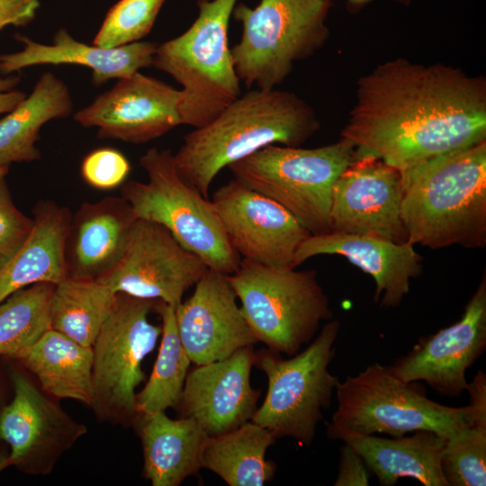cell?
Masks as SVG:
<instances>
[{"instance_id":"obj_39","label":"cell","mask_w":486,"mask_h":486,"mask_svg":"<svg viewBox=\"0 0 486 486\" xmlns=\"http://www.w3.org/2000/svg\"><path fill=\"white\" fill-rule=\"evenodd\" d=\"M466 392L469 393V405L478 418L486 422V374L479 370L472 381L468 382Z\"/></svg>"},{"instance_id":"obj_7","label":"cell","mask_w":486,"mask_h":486,"mask_svg":"<svg viewBox=\"0 0 486 486\" xmlns=\"http://www.w3.org/2000/svg\"><path fill=\"white\" fill-rule=\"evenodd\" d=\"M330 0H260L255 8L236 4L232 16L242 25L231 49L233 65L247 87L274 89L290 75L295 62L324 46Z\"/></svg>"},{"instance_id":"obj_1","label":"cell","mask_w":486,"mask_h":486,"mask_svg":"<svg viewBox=\"0 0 486 486\" xmlns=\"http://www.w3.org/2000/svg\"><path fill=\"white\" fill-rule=\"evenodd\" d=\"M341 138L356 160L400 171L486 140V80L440 63L388 60L359 78Z\"/></svg>"},{"instance_id":"obj_11","label":"cell","mask_w":486,"mask_h":486,"mask_svg":"<svg viewBox=\"0 0 486 486\" xmlns=\"http://www.w3.org/2000/svg\"><path fill=\"white\" fill-rule=\"evenodd\" d=\"M158 301L116 292L93 345V402L102 420L127 425L138 416L136 389L145 379L142 362L162 328L148 320Z\"/></svg>"},{"instance_id":"obj_30","label":"cell","mask_w":486,"mask_h":486,"mask_svg":"<svg viewBox=\"0 0 486 486\" xmlns=\"http://www.w3.org/2000/svg\"><path fill=\"white\" fill-rule=\"evenodd\" d=\"M175 310L161 301L157 304L156 310L162 319L161 341L149 379L136 394L138 414L178 406L192 362L178 334Z\"/></svg>"},{"instance_id":"obj_8","label":"cell","mask_w":486,"mask_h":486,"mask_svg":"<svg viewBox=\"0 0 486 486\" xmlns=\"http://www.w3.org/2000/svg\"><path fill=\"white\" fill-rule=\"evenodd\" d=\"M355 147L340 138L313 148L267 145L230 164L238 180L286 209L310 233L330 232L333 185L354 161Z\"/></svg>"},{"instance_id":"obj_40","label":"cell","mask_w":486,"mask_h":486,"mask_svg":"<svg viewBox=\"0 0 486 486\" xmlns=\"http://www.w3.org/2000/svg\"><path fill=\"white\" fill-rule=\"evenodd\" d=\"M347 1V9L351 13H356L359 10H361L364 6L371 3L373 0H346ZM397 2H400L403 4H410L412 0H395Z\"/></svg>"},{"instance_id":"obj_32","label":"cell","mask_w":486,"mask_h":486,"mask_svg":"<svg viewBox=\"0 0 486 486\" xmlns=\"http://www.w3.org/2000/svg\"><path fill=\"white\" fill-rule=\"evenodd\" d=\"M440 462L448 486H485L486 426L466 427L448 436Z\"/></svg>"},{"instance_id":"obj_6","label":"cell","mask_w":486,"mask_h":486,"mask_svg":"<svg viewBox=\"0 0 486 486\" xmlns=\"http://www.w3.org/2000/svg\"><path fill=\"white\" fill-rule=\"evenodd\" d=\"M256 341L288 356L310 343L333 313L315 270L266 266L241 259L226 275Z\"/></svg>"},{"instance_id":"obj_34","label":"cell","mask_w":486,"mask_h":486,"mask_svg":"<svg viewBox=\"0 0 486 486\" xmlns=\"http://www.w3.org/2000/svg\"><path fill=\"white\" fill-rule=\"evenodd\" d=\"M33 219L14 204L4 178L0 180V270L14 257L29 237Z\"/></svg>"},{"instance_id":"obj_33","label":"cell","mask_w":486,"mask_h":486,"mask_svg":"<svg viewBox=\"0 0 486 486\" xmlns=\"http://www.w3.org/2000/svg\"><path fill=\"white\" fill-rule=\"evenodd\" d=\"M165 0H120L107 13L93 44L115 48L149 33Z\"/></svg>"},{"instance_id":"obj_15","label":"cell","mask_w":486,"mask_h":486,"mask_svg":"<svg viewBox=\"0 0 486 486\" xmlns=\"http://www.w3.org/2000/svg\"><path fill=\"white\" fill-rule=\"evenodd\" d=\"M486 349V275L464 308L461 319L420 338L389 365L404 382H425L438 394L459 398L466 392V371Z\"/></svg>"},{"instance_id":"obj_4","label":"cell","mask_w":486,"mask_h":486,"mask_svg":"<svg viewBox=\"0 0 486 486\" xmlns=\"http://www.w3.org/2000/svg\"><path fill=\"white\" fill-rule=\"evenodd\" d=\"M237 0H198L199 14L181 35L157 46L152 66L178 82L181 124L200 128L240 95L229 47Z\"/></svg>"},{"instance_id":"obj_38","label":"cell","mask_w":486,"mask_h":486,"mask_svg":"<svg viewBox=\"0 0 486 486\" xmlns=\"http://www.w3.org/2000/svg\"><path fill=\"white\" fill-rule=\"evenodd\" d=\"M17 76L0 77V114L13 111L27 94L14 87L19 84Z\"/></svg>"},{"instance_id":"obj_24","label":"cell","mask_w":486,"mask_h":486,"mask_svg":"<svg viewBox=\"0 0 486 486\" xmlns=\"http://www.w3.org/2000/svg\"><path fill=\"white\" fill-rule=\"evenodd\" d=\"M143 474L152 486H178L202 468L209 436L191 418L171 419L165 411L138 414Z\"/></svg>"},{"instance_id":"obj_20","label":"cell","mask_w":486,"mask_h":486,"mask_svg":"<svg viewBox=\"0 0 486 486\" xmlns=\"http://www.w3.org/2000/svg\"><path fill=\"white\" fill-rule=\"evenodd\" d=\"M320 255H338L370 274L375 283L374 301L395 308L410 292V280L422 272V256L410 242L364 235L329 232L310 235L295 253L293 267Z\"/></svg>"},{"instance_id":"obj_28","label":"cell","mask_w":486,"mask_h":486,"mask_svg":"<svg viewBox=\"0 0 486 486\" xmlns=\"http://www.w3.org/2000/svg\"><path fill=\"white\" fill-rule=\"evenodd\" d=\"M276 438L266 428L249 420L238 428L206 440L202 468L220 476L230 486H262L275 473L276 464L266 459Z\"/></svg>"},{"instance_id":"obj_22","label":"cell","mask_w":486,"mask_h":486,"mask_svg":"<svg viewBox=\"0 0 486 486\" xmlns=\"http://www.w3.org/2000/svg\"><path fill=\"white\" fill-rule=\"evenodd\" d=\"M21 51L0 54V74L9 75L36 65L74 64L92 69V82L101 86L110 79L128 77L152 66L157 44L136 41L115 48L88 45L74 39L66 29L54 35L52 44L34 41L16 34Z\"/></svg>"},{"instance_id":"obj_14","label":"cell","mask_w":486,"mask_h":486,"mask_svg":"<svg viewBox=\"0 0 486 486\" xmlns=\"http://www.w3.org/2000/svg\"><path fill=\"white\" fill-rule=\"evenodd\" d=\"M212 202L242 259L293 267L297 249L310 236L282 205L234 178L215 191Z\"/></svg>"},{"instance_id":"obj_29","label":"cell","mask_w":486,"mask_h":486,"mask_svg":"<svg viewBox=\"0 0 486 486\" xmlns=\"http://www.w3.org/2000/svg\"><path fill=\"white\" fill-rule=\"evenodd\" d=\"M115 294L101 281L66 278L54 285L50 328L83 346H93Z\"/></svg>"},{"instance_id":"obj_21","label":"cell","mask_w":486,"mask_h":486,"mask_svg":"<svg viewBox=\"0 0 486 486\" xmlns=\"http://www.w3.org/2000/svg\"><path fill=\"white\" fill-rule=\"evenodd\" d=\"M137 219L122 197L83 203L72 215L66 238L67 278L98 281L110 274Z\"/></svg>"},{"instance_id":"obj_18","label":"cell","mask_w":486,"mask_h":486,"mask_svg":"<svg viewBox=\"0 0 486 486\" xmlns=\"http://www.w3.org/2000/svg\"><path fill=\"white\" fill-rule=\"evenodd\" d=\"M226 274L206 269L193 294L176 308L182 345L195 365L222 360L257 341Z\"/></svg>"},{"instance_id":"obj_37","label":"cell","mask_w":486,"mask_h":486,"mask_svg":"<svg viewBox=\"0 0 486 486\" xmlns=\"http://www.w3.org/2000/svg\"><path fill=\"white\" fill-rule=\"evenodd\" d=\"M39 7L40 0H0V31L8 25H27Z\"/></svg>"},{"instance_id":"obj_25","label":"cell","mask_w":486,"mask_h":486,"mask_svg":"<svg viewBox=\"0 0 486 486\" xmlns=\"http://www.w3.org/2000/svg\"><path fill=\"white\" fill-rule=\"evenodd\" d=\"M72 214L53 201L33 209V227L14 257L0 270V303L14 292L38 283L67 278L65 242Z\"/></svg>"},{"instance_id":"obj_19","label":"cell","mask_w":486,"mask_h":486,"mask_svg":"<svg viewBox=\"0 0 486 486\" xmlns=\"http://www.w3.org/2000/svg\"><path fill=\"white\" fill-rule=\"evenodd\" d=\"M254 361L251 346L222 360L196 365L185 378L177 406L181 417L194 419L209 436L251 420L261 393L250 382Z\"/></svg>"},{"instance_id":"obj_3","label":"cell","mask_w":486,"mask_h":486,"mask_svg":"<svg viewBox=\"0 0 486 486\" xmlns=\"http://www.w3.org/2000/svg\"><path fill=\"white\" fill-rule=\"evenodd\" d=\"M408 242L431 249L486 245V140L400 171Z\"/></svg>"},{"instance_id":"obj_5","label":"cell","mask_w":486,"mask_h":486,"mask_svg":"<svg viewBox=\"0 0 486 486\" xmlns=\"http://www.w3.org/2000/svg\"><path fill=\"white\" fill-rule=\"evenodd\" d=\"M335 392L338 404L329 423L360 434L399 437L431 430L447 437L466 427L486 426L469 404L434 401L419 382H404L379 363L338 382Z\"/></svg>"},{"instance_id":"obj_10","label":"cell","mask_w":486,"mask_h":486,"mask_svg":"<svg viewBox=\"0 0 486 486\" xmlns=\"http://www.w3.org/2000/svg\"><path fill=\"white\" fill-rule=\"evenodd\" d=\"M339 330L338 320L327 322L304 350L289 359L268 348L255 352L254 365L266 374L268 388L251 421L276 439L287 436L300 446L311 445L339 382L328 371Z\"/></svg>"},{"instance_id":"obj_35","label":"cell","mask_w":486,"mask_h":486,"mask_svg":"<svg viewBox=\"0 0 486 486\" xmlns=\"http://www.w3.org/2000/svg\"><path fill=\"white\" fill-rule=\"evenodd\" d=\"M130 166L125 156L111 148H97L90 152L82 161L81 174L91 186L109 190L125 181Z\"/></svg>"},{"instance_id":"obj_26","label":"cell","mask_w":486,"mask_h":486,"mask_svg":"<svg viewBox=\"0 0 486 486\" xmlns=\"http://www.w3.org/2000/svg\"><path fill=\"white\" fill-rule=\"evenodd\" d=\"M93 346L49 329L18 359L38 379L41 390L58 399L93 402Z\"/></svg>"},{"instance_id":"obj_27","label":"cell","mask_w":486,"mask_h":486,"mask_svg":"<svg viewBox=\"0 0 486 486\" xmlns=\"http://www.w3.org/2000/svg\"><path fill=\"white\" fill-rule=\"evenodd\" d=\"M73 102L67 85L50 72L43 73L32 92L0 120V166L40 158L36 147L48 122L68 116Z\"/></svg>"},{"instance_id":"obj_42","label":"cell","mask_w":486,"mask_h":486,"mask_svg":"<svg viewBox=\"0 0 486 486\" xmlns=\"http://www.w3.org/2000/svg\"><path fill=\"white\" fill-rule=\"evenodd\" d=\"M9 171V166H0V180L4 178Z\"/></svg>"},{"instance_id":"obj_2","label":"cell","mask_w":486,"mask_h":486,"mask_svg":"<svg viewBox=\"0 0 486 486\" xmlns=\"http://www.w3.org/2000/svg\"><path fill=\"white\" fill-rule=\"evenodd\" d=\"M320 127L314 110L294 93L249 90L184 136L174 154L176 169L209 199L211 184L223 168L267 145L301 147Z\"/></svg>"},{"instance_id":"obj_12","label":"cell","mask_w":486,"mask_h":486,"mask_svg":"<svg viewBox=\"0 0 486 486\" xmlns=\"http://www.w3.org/2000/svg\"><path fill=\"white\" fill-rule=\"evenodd\" d=\"M206 269L166 228L137 219L121 261L98 281L115 293L161 301L176 309Z\"/></svg>"},{"instance_id":"obj_31","label":"cell","mask_w":486,"mask_h":486,"mask_svg":"<svg viewBox=\"0 0 486 486\" xmlns=\"http://www.w3.org/2000/svg\"><path fill=\"white\" fill-rule=\"evenodd\" d=\"M54 285L34 284L0 303V356L16 358L50 329Z\"/></svg>"},{"instance_id":"obj_9","label":"cell","mask_w":486,"mask_h":486,"mask_svg":"<svg viewBox=\"0 0 486 486\" xmlns=\"http://www.w3.org/2000/svg\"><path fill=\"white\" fill-rule=\"evenodd\" d=\"M148 181H129L122 197L136 217L166 228L208 269L234 273L241 258L224 232L212 201L187 184L177 174L170 149L149 148L140 158Z\"/></svg>"},{"instance_id":"obj_16","label":"cell","mask_w":486,"mask_h":486,"mask_svg":"<svg viewBox=\"0 0 486 486\" xmlns=\"http://www.w3.org/2000/svg\"><path fill=\"white\" fill-rule=\"evenodd\" d=\"M400 171L377 158L355 160L336 180L330 232L408 241L401 219Z\"/></svg>"},{"instance_id":"obj_23","label":"cell","mask_w":486,"mask_h":486,"mask_svg":"<svg viewBox=\"0 0 486 486\" xmlns=\"http://www.w3.org/2000/svg\"><path fill=\"white\" fill-rule=\"evenodd\" d=\"M327 435L355 449L382 486H392L400 478L415 479L424 486H448L440 462L446 436L434 431L386 438L328 423Z\"/></svg>"},{"instance_id":"obj_17","label":"cell","mask_w":486,"mask_h":486,"mask_svg":"<svg viewBox=\"0 0 486 486\" xmlns=\"http://www.w3.org/2000/svg\"><path fill=\"white\" fill-rule=\"evenodd\" d=\"M179 97L180 90L136 72L118 79L74 119L85 128H97L101 139L146 143L181 125Z\"/></svg>"},{"instance_id":"obj_41","label":"cell","mask_w":486,"mask_h":486,"mask_svg":"<svg viewBox=\"0 0 486 486\" xmlns=\"http://www.w3.org/2000/svg\"><path fill=\"white\" fill-rule=\"evenodd\" d=\"M9 465H12L9 454L0 453V472Z\"/></svg>"},{"instance_id":"obj_36","label":"cell","mask_w":486,"mask_h":486,"mask_svg":"<svg viewBox=\"0 0 486 486\" xmlns=\"http://www.w3.org/2000/svg\"><path fill=\"white\" fill-rule=\"evenodd\" d=\"M371 472L362 457L347 444L339 451L338 475L334 486H368Z\"/></svg>"},{"instance_id":"obj_13","label":"cell","mask_w":486,"mask_h":486,"mask_svg":"<svg viewBox=\"0 0 486 486\" xmlns=\"http://www.w3.org/2000/svg\"><path fill=\"white\" fill-rule=\"evenodd\" d=\"M12 382L14 398L0 412V438L10 447L12 465L47 475L87 429L22 374L13 373Z\"/></svg>"}]
</instances>
